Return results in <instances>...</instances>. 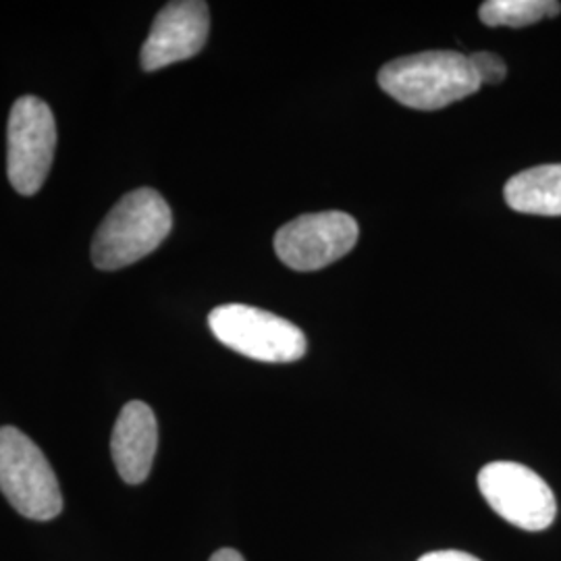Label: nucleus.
Segmentation results:
<instances>
[{"instance_id":"1","label":"nucleus","mask_w":561,"mask_h":561,"mask_svg":"<svg viewBox=\"0 0 561 561\" xmlns=\"http://www.w3.org/2000/svg\"><path fill=\"white\" fill-rule=\"evenodd\" d=\"M173 227L167 201L152 187L125 194L104 217L94 241L92 262L101 271H119L152 254Z\"/></svg>"},{"instance_id":"2","label":"nucleus","mask_w":561,"mask_h":561,"mask_svg":"<svg viewBox=\"0 0 561 561\" xmlns=\"http://www.w3.org/2000/svg\"><path fill=\"white\" fill-rule=\"evenodd\" d=\"M379 85L410 108L437 111L472 96L482 83L470 57L431 50L387 62L379 71Z\"/></svg>"},{"instance_id":"3","label":"nucleus","mask_w":561,"mask_h":561,"mask_svg":"<svg viewBox=\"0 0 561 561\" xmlns=\"http://www.w3.org/2000/svg\"><path fill=\"white\" fill-rule=\"evenodd\" d=\"M0 491L30 520H53L62 510V493L50 461L15 426L0 428Z\"/></svg>"},{"instance_id":"4","label":"nucleus","mask_w":561,"mask_h":561,"mask_svg":"<svg viewBox=\"0 0 561 561\" xmlns=\"http://www.w3.org/2000/svg\"><path fill=\"white\" fill-rule=\"evenodd\" d=\"M208 327L222 345L252 360L296 362L304 358L308 347L300 327L245 304L215 308L208 317Z\"/></svg>"},{"instance_id":"5","label":"nucleus","mask_w":561,"mask_h":561,"mask_svg":"<svg viewBox=\"0 0 561 561\" xmlns=\"http://www.w3.org/2000/svg\"><path fill=\"white\" fill-rule=\"evenodd\" d=\"M57 148V123L50 106L36 96L15 101L7 125V173L21 196L41 192Z\"/></svg>"},{"instance_id":"6","label":"nucleus","mask_w":561,"mask_h":561,"mask_svg":"<svg viewBox=\"0 0 561 561\" xmlns=\"http://www.w3.org/2000/svg\"><path fill=\"white\" fill-rule=\"evenodd\" d=\"M479 489L495 514L522 530H545L556 520L558 503L551 486L518 461L486 463L479 474Z\"/></svg>"},{"instance_id":"7","label":"nucleus","mask_w":561,"mask_h":561,"mask_svg":"<svg viewBox=\"0 0 561 561\" xmlns=\"http://www.w3.org/2000/svg\"><path fill=\"white\" fill-rule=\"evenodd\" d=\"M358 236V222L347 213H312L280 227L275 236V252L285 266L310 273L352 252Z\"/></svg>"},{"instance_id":"8","label":"nucleus","mask_w":561,"mask_h":561,"mask_svg":"<svg viewBox=\"0 0 561 561\" xmlns=\"http://www.w3.org/2000/svg\"><path fill=\"white\" fill-rule=\"evenodd\" d=\"M210 32V11L202 0L169 2L144 42L140 53L144 71H159L173 62L192 59L201 53Z\"/></svg>"},{"instance_id":"9","label":"nucleus","mask_w":561,"mask_h":561,"mask_svg":"<svg viewBox=\"0 0 561 561\" xmlns=\"http://www.w3.org/2000/svg\"><path fill=\"white\" fill-rule=\"evenodd\" d=\"M159 447V424L152 408L144 401H129L115 422L111 451L121 479L140 484L148 479Z\"/></svg>"},{"instance_id":"10","label":"nucleus","mask_w":561,"mask_h":561,"mask_svg":"<svg viewBox=\"0 0 561 561\" xmlns=\"http://www.w3.org/2000/svg\"><path fill=\"white\" fill-rule=\"evenodd\" d=\"M503 196L516 213L561 217V164H541L522 171L505 183Z\"/></svg>"},{"instance_id":"11","label":"nucleus","mask_w":561,"mask_h":561,"mask_svg":"<svg viewBox=\"0 0 561 561\" xmlns=\"http://www.w3.org/2000/svg\"><path fill=\"white\" fill-rule=\"evenodd\" d=\"M560 13L561 4L556 0H486L479 11L482 23L489 27H526Z\"/></svg>"},{"instance_id":"12","label":"nucleus","mask_w":561,"mask_h":561,"mask_svg":"<svg viewBox=\"0 0 561 561\" xmlns=\"http://www.w3.org/2000/svg\"><path fill=\"white\" fill-rule=\"evenodd\" d=\"M470 62L479 76L481 83H502L507 73V67L502 57L493 53H474L470 55Z\"/></svg>"},{"instance_id":"13","label":"nucleus","mask_w":561,"mask_h":561,"mask_svg":"<svg viewBox=\"0 0 561 561\" xmlns=\"http://www.w3.org/2000/svg\"><path fill=\"white\" fill-rule=\"evenodd\" d=\"M419 561H481L470 553H463V551H433V553H426L422 556Z\"/></svg>"},{"instance_id":"14","label":"nucleus","mask_w":561,"mask_h":561,"mask_svg":"<svg viewBox=\"0 0 561 561\" xmlns=\"http://www.w3.org/2000/svg\"><path fill=\"white\" fill-rule=\"evenodd\" d=\"M208 561H245L240 551L236 549H219Z\"/></svg>"}]
</instances>
